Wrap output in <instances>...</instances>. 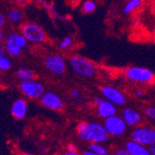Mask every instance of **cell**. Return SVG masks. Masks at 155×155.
Wrapping results in <instances>:
<instances>
[{"mask_svg":"<svg viewBox=\"0 0 155 155\" xmlns=\"http://www.w3.org/2000/svg\"><path fill=\"white\" fill-rule=\"evenodd\" d=\"M76 133L81 140L88 143H104L110 137L104 124L98 122L81 121L76 126Z\"/></svg>","mask_w":155,"mask_h":155,"instance_id":"6da1fadb","label":"cell"},{"mask_svg":"<svg viewBox=\"0 0 155 155\" xmlns=\"http://www.w3.org/2000/svg\"><path fill=\"white\" fill-rule=\"evenodd\" d=\"M69 64L74 74L82 78H92L97 74V66L90 60L80 55H72Z\"/></svg>","mask_w":155,"mask_h":155,"instance_id":"7a4b0ae2","label":"cell"},{"mask_svg":"<svg viewBox=\"0 0 155 155\" xmlns=\"http://www.w3.org/2000/svg\"><path fill=\"white\" fill-rule=\"evenodd\" d=\"M124 77L137 84H150L155 80V74L150 69L143 66H130L124 72Z\"/></svg>","mask_w":155,"mask_h":155,"instance_id":"3957f363","label":"cell"},{"mask_svg":"<svg viewBox=\"0 0 155 155\" xmlns=\"http://www.w3.org/2000/svg\"><path fill=\"white\" fill-rule=\"evenodd\" d=\"M131 139L147 147L155 145V127L149 124H139L131 132Z\"/></svg>","mask_w":155,"mask_h":155,"instance_id":"277c9868","label":"cell"},{"mask_svg":"<svg viewBox=\"0 0 155 155\" xmlns=\"http://www.w3.org/2000/svg\"><path fill=\"white\" fill-rule=\"evenodd\" d=\"M21 34L25 38L34 44L43 43L47 39V35L41 26L34 22H26L21 27Z\"/></svg>","mask_w":155,"mask_h":155,"instance_id":"5b68a950","label":"cell"},{"mask_svg":"<svg viewBox=\"0 0 155 155\" xmlns=\"http://www.w3.org/2000/svg\"><path fill=\"white\" fill-rule=\"evenodd\" d=\"M103 124L110 137H122L127 129V124L121 115L114 114L104 120Z\"/></svg>","mask_w":155,"mask_h":155,"instance_id":"8992f818","label":"cell"},{"mask_svg":"<svg viewBox=\"0 0 155 155\" xmlns=\"http://www.w3.org/2000/svg\"><path fill=\"white\" fill-rule=\"evenodd\" d=\"M20 91L23 94L24 97L30 100H37L45 93V87L39 81L35 79L21 81L19 84Z\"/></svg>","mask_w":155,"mask_h":155,"instance_id":"52a82bcc","label":"cell"},{"mask_svg":"<svg viewBox=\"0 0 155 155\" xmlns=\"http://www.w3.org/2000/svg\"><path fill=\"white\" fill-rule=\"evenodd\" d=\"M44 66L49 73L56 75H62L67 70L66 61L61 54H50L47 56L44 60Z\"/></svg>","mask_w":155,"mask_h":155,"instance_id":"ba28073f","label":"cell"},{"mask_svg":"<svg viewBox=\"0 0 155 155\" xmlns=\"http://www.w3.org/2000/svg\"><path fill=\"white\" fill-rule=\"evenodd\" d=\"M93 101L97 114L101 119L105 120L117 114V106L103 97H95Z\"/></svg>","mask_w":155,"mask_h":155,"instance_id":"9c48e42d","label":"cell"},{"mask_svg":"<svg viewBox=\"0 0 155 155\" xmlns=\"http://www.w3.org/2000/svg\"><path fill=\"white\" fill-rule=\"evenodd\" d=\"M101 96L116 106L122 107L127 103V97L119 88L112 86H102L101 87Z\"/></svg>","mask_w":155,"mask_h":155,"instance_id":"30bf717a","label":"cell"},{"mask_svg":"<svg viewBox=\"0 0 155 155\" xmlns=\"http://www.w3.org/2000/svg\"><path fill=\"white\" fill-rule=\"evenodd\" d=\"M41 105L52 110H61L64 108V102L60 95L53 91H45V93L39 98Z\"/></svg>","mask_w":155,"mask_h":155,"instance_id":"8fae6325","label":"cell"},{"mask_svg":"<svg viewBox=\"0 0 155 155\" xmlns=\"http://www.w3.org/2000/svg\"><path fill=\"white\" fill-rule=\"evenodd\" d=\"M121 116L123 117L127 126H130V127H136V126L141 124L143 121L141 112L131 107L124 108L121 112Z\"/></svg>","mask_w":155,"mask_h":155,"instance_id":"7c38bea8","label":"cell"},{"mask_svg":"<svg viewBox=\"0 0 155 155\" xmlns=\"http://www.w3.org/2000/svg\"><path fill=\"white\" fill-rule=\"evenodd\" d=\"M16 35L17 33L15 32L9 33L4 40V48L6 50V53L10 57H20L23 51V48H20L16 44Z\"/></svg>","mask_w":155,"mask_h":155,"instance_id":"4fadbf2b","label":"cell"},{"mask_svg":"<svg viewBox=\"0 0 155 155\" xmlns=\"http://www.w3.org/2000/svg\"><path fill=\"white\" fill-rule=\"evenodd\" d=\"M27 110L28 105L26 101L23 98H18L11 105V114L17 120L23 119L27 114Z\"/></svg>","mask_w":155,"mask_h":155,"instance_id":"5bb4252c","label":"cell"},{"mask_svg":"<svg viewBox=\"0 0 155 155\" xmlns=\"http://www.w3.org/2000/svg\"><path fill=\"white\" fill-rule=\"evenodd\" d=\"M124 148L129 151L130 155H151L149 147L140 144L133 139L127 140L124 144Z\"/></svg>","mask_w":155,"mask_h":155,"instance_id":"9a60e30c","label":"cell"},{"mask_svg":"<svg viewBox=\"0 0 155 155\" xmlns=\"http://www.w3.org/2000/svg\"><path fill=\"white\" fill-rule=\"evenodd\" d=\"M7 19L12 24H19L23 20V13L16 8H11L8 10Z\"/></svg>","mask_w":155,"mask_h":155,"instance_id":"2e32d148","label":"cell"},{"mask_svg":"<svg viewBox=\"0 0 155 155\" xmlns=\"http://www.w3.org/2000/svg\"><path fill=\"white\" fill-rule=\"evenodd\" d=\"M142 5V0H127L123 8L124 15H130L135 10H137Z\"/></svg>","mask_w":155,"mask_h":155,"instance_id":"e0dca14e","label":"cell"},{"mask_svg":"<svg viewBox=\"0 0 155 155\" xmlns=\"http://www.w3.org/2000/svg\"><path fill=\"white\" fill-rule=\"evenodd\" d=\"M6 50L4 47L0 46V71L6 72L12 67V61L5 55Z\"/></svg>","mask_w":155,"mask_h":155,"instance_id":"ac0fdd59","label":"cell"},{"mask_svg":"<svg viewBox=\"0 0 155 155\" xmlns=\"http://www.w3.org/2000/svg\"><path fill=\"white\" fill-rule=\"evenodd\" d=\"M16 77L21 82V81H28L35 79V73L31 69L28 68H20L16 72Z\"/></svg>","mask_w":155,"mask_h":155,"instance_id":"d6986e66","label":"cell"},{"mask_svg":"<svg viewBox=\"0 0 155 155\" xmlns=\"http://www.w3.org/2000/svg\"><path fill=\"white\" fill-rule=\"evenodd\" d=\"M88 150L100 155H110V150L103 143H89Z\"/></svg>","mask_w":155,"mask_h":155,"instance_id":"ffe728a7","label":"cell"},{"mask_svg":"<svg viewBox=\"0 0 155 155\" xmlns=\"http://www.w3.org/2000/svg\"><path fill=\"white\" fill-rule=\"evenodd\" d=\"M97 8V4L94 0H86L81 7V11L84 14H90L93 13Z\"/></svg>","mask_w":155,"mask_h":155,"instance_id":"44dd1931","label":"cell"},{"mask_svg":"<svg viewBox=\"0 0 155 155\" xmlns=\"http://www.w3.org/2000/svg\"><path fill=\"white\" fill-rule=\"evenodd\" d=\"M74 45V39L71 36H66L62 39V41L59 45V48L61 50H67L70 48H72Z\"/></svg>","mask_w":155,"mask_h":155,"instance_id":"7402d4cb","label":"cell"},{"mask_svg":"<svg viewBox=\"0 0 155 155\" xmlns=\"http://www.w3.org/2000/svg\"><path fill=\"white\" fill-rule=\"evenodd\" d=\"M143 112L147 119L155 123V106H147Z\"/></svg>","mask_w":155,"mask_h":155,"instance_id":"603a6c76","label":"cell"},{"mask_svg":"<svg viewBox=\"0 0 155 155\" xmlns=\"http://www.w3.org/2000/svg\"><path fill=\"white\" fill-rule=\"evenodd\" d=\"M15 41H16V44L21 48H24L26 46H27V42L28 40L25 38V36L22 35V34H18L16 35V37H15Z\"/></svg>","mask_w":155,"mask_h":155,"instance_id":"cb8c5ba5","label":"cell"},{"mask_svg":"<svg viewBox=\"0 0 155 155\" xmlns=\"http://www.w3.org/2000/svg\"><path fill=\"white\" fill-rule=\"evenodd\" d=\"M70 96H71L72 100L74 101H80L82 98V93L76 88L71 89V91H70Z\"/></svg>","mask_w":155,"mask_h":155,"instance_id":"d4e9b609","label":"cell"},{"mask_svg":"<svg viewBox=\"0 0 155 155\" xmlns=\"http://www.w3.org/2000/svg\"><path fill=\"white\" fill-rule=\"evenodd\" d=\"M114 155H130L129 151L126 150L124 147V148H117L114 151Z\"/></svg>","mask_w":155,"mask_h":155,"instance_id":"484cf974","label":"cell"},{"mask_svg":"<svg viewBox=\"0 0 155 155\" xmlns=\"http://www.w3.org/2000/svg\"><path fill=\"white\" fill-rule=\"evenodd\" d=\"M6 21H7L6 16L4 15L2 12H0V29H2V28L5 26Z\"/></svg>","mask_w":155,"mask_h":155,"instance_id":"4316f807","label":"cell"},{"mask_svg":"<svg viewBox=\"0 0 155 155\" xmlns=\"http://www.w3.org/2000/svg\"><path fill=\"white\" fill-rule=\"evenodd\" d=\"M67 150H71V151H77V150H78L77 147H76L74 143H70V144H68Z\"/></svg>","mask_w":155,"mask_h":155,"instance_id":"83f0119b","label":"cell"},{"mask_svg":"<svg viewBox=\"0 0 155 155\" xmlns=\"http://www.w3.org/2000/svg\"><path fill=\"white\" fill-rule=\"evenodd\" d=\"M135 96H136L137 98H141V97L144 96V92H143V90H141V89L137 90V91L135 92Z\"/></svg>","mask_w":155,"mask_h":155,"instance_id":"f1b7e54d","label":"cell"},{"mask_svg":"<svg viewBox=\"0 0 155 155\" xmlns=\"http://www.w3.org/2000/svg\"><path fill=\"white\" fill-rule=\"evenodd\" d=\"M81 155H100V154H97V153L91 151L90 150H84V151L81 153Z\"/></svg>","mask_w":155,"mask_h":155,"instance_id":"f546056e","label":"cell"},{"mask_svg":"<svg viewBox=\"0 0 155 155\" xmlns=\"http://www.w3.org/2000/svg\"><path fill=\"white\" fill-rule=\"evenodd\" d=\"M63 155H81L79 152H78V150L77 151H71V150H66L64 153H63Z\"/></svg>","mask_w":155,"mask_h":155,"instance_id":"4dcf8cb0","label":"cell"},{"mask_svg":"<svg viewBox=\"0 0 155 155\" xmlns=\"http://www.w3.org/2000/svg\"><path fill=\"white\" fill-rule=\"evenodd\" d=\"M13 1L18 5H25L29 2V0H13Z\"/></svg>","mask_w":155,"mask_h":155,"instance_id":"1f68e13d","label":"cell"},{"mask_svg":"<svg viewBox=\"0 0 155 155\" xmlns=\"http://www.w3.org/2000/svg\"><path fill=\"white\" fill-rule=\"evenodd\" d=\"M81 1L82 0H71V5H72V7L75 8L81 3Z\"/></svg>","mask_w":155,"mask_h":155,"instance_id":"d6a6232c","label":"cell"},{"mask_svg":"<svg viewBox=\"0 0 155 155\" xmlns=\"http://www.w3.org/2000/svg\"><path fill=\"white\" fill-rule=\"evenodd\" d=\"M139 24H140V21H139L137 18L134 19V20L132 21V26H133V27H137V26H139Z\"/></svg>","mask_w":155,"mask_h":155,"instance_id":"836d02e7","label":"cell"},{"mask_svg":"<svg viewBox=\"0 0 155 155\" xmlns=\"http://www.w3.org/2000/svg\"><path fill=\"white\" fill-rule=\"evenodd\" d=\"M4 40H5V38H4V34H3L2 30L0 29V46L2 45V43L4 42Z\"/></svg>","mask_w":155,"mask_h":155,"instance_id":"e575fe53","label":"cell"},{"mask_svg":"<svg viewBox=\"0 0 155 155\" xmlns=\"http://www.w3.org/2000/svg\"><path fill=\"white\" fill-rule=\"evenodd\" d=\"M149 148H150V151L151 155H155V145H152Z\"/></svg>","mask_w":155,"mask_h":155,"instance_id":"d590c367","label":"cell"},{"mask_svg":"<svg viewBox=\"0 0 155 155\" xmlns=\"http://www.w3.org/2000/svg\"><path fill=\"white\" fill-rule=\"evenodd\" d=\"M22 155H34V154H31V153H24Z\"/></svg>","mask_w":155,"mask_h":155,"instance_id":"8d00e7d4","label":"cell"}]
</instances>
